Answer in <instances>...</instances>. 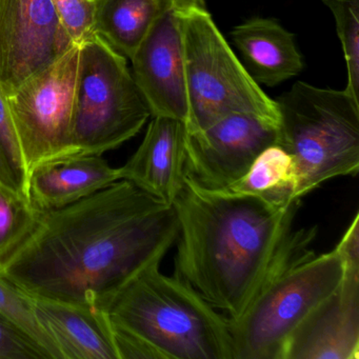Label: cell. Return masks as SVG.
<instances>
[{
	"label": "cell",
	"mask_w": 359,
	"mask_h": 359,
	"mask_svg": "<svg viewBox=\"0 0 359 359\" xmlns=\"http://www.w3.org/2000/svg\"><path fill=\"white\" fill-rule=\"evenodd\" d=\"M0 274L31 297L96 306L161 264L175 210L128 180L60 209L37 210Z\"/></svg>",
	"instance_id": "1"
},
{
	"label": "cell",
	"mask_w": 359,
	"mask_h": 359,
	"mask_svg": "<svg viewBox=\"0 0 359 359\" xmlns=\"http://www.w3.org/2000/svg\"><path fill=\"white\" fill-rule=\"evenodd\" d=\"M172 207L180 228L174 276L229 321L243 316L273 273L313 234L312 228L293 229L299 201L275 205L205 190L187 177Z\"/></svg>",
	"instance_id": "2"
},
{
	"label": "cell",
	"mask_w": 359,
	"mask_h": 359,
	"mask_svg": "<svg viewBox=\"0 0 359 359\" xmlns=\"http://www.w3.org/2000/svg\"><path fill=\"white\" fill-rule=\"evenodd\" d=\"M159 266L97 306L110 319L119 359H234L228 318Z\"/></svg>",
	"instance_id": "3"
},
{
	"label": "cell",
	"mask_w": 359,
	"mask_h": 359,
	"mask_svg": "<svg viewBox=\"0 0 359 359\" xmlns=\"http://www.w3.org/2000/svg\"><path fill=\"white\" fill-rule=\"evenodd\" d=\"M311 245L296 250L243 316L229 321L234 359H283L296 329L339 287L346 262L337 248L316 255Z\"/></svg>",
	"instance_id": "4"
},
{
	"label": "cell",
	"mask_w": 359,
	"mask_h": 359,
	"mask_svg": "<svg viewBox=\"0 0 359 359\" xmlns=\"http://www.w3.org/2000/svg\"><path fill=\"white\" fill-rule=\"evenodd\" d=\"M279 146L297 174L296 198L323 182L359 170V100L346 89H321L298 81L276 100Z\"/></svg>",
	"instance_id": "5"
},
{
	"label": "cell",
	"mask_w": 359,
	"mask_h": 359,
	"mask_svg": "<svg viewBox=\"0 0 359 359\" xmlns=\"http://www.w3.org/2000/svg\"><path fill=\"white\" fill-rule=\"evenodd\" d=\"M151 117L127 58L94 33L79 43L72 121L74 157L102 156L140 133Z\"/></svg>",
	"instance_id": "6"
},
{
	"label": "cell",
	"mask_w": 359,
	"mask_h": 359,
	"mask_svg": "<svg viewBox=\"0 0 359 359\" xmlns=\"http://www.w3.org/2000/svg\"><path fill=\"white\" fill-rule=\"evenodd\" d=\"M182 20L189 100L188 131H201L232 114L245 113L279 125L276 100L250 75L207 9L177 12Z\"/></svg>",
	"instance_id": "7"
},
{
	"label": "cell",
	"mask_w": 359,
	"mask_h": 359,
	"mask_svg": "<svg viewBox=\"0 0 359 359\" xmlns=\"http://www.w3.org/2000/svg\"><path fill=\"white\" fill-rule=\"evenodd\" d=\"M79 43L6 96L28 177L39 167L74 157L72 121Z\"/></svg>",
	"instance_id": "8"
},
{
	"label": "cell",
	"mask_w": 359,
	"mask_h": 359,
	"mask_svg": "<svg viewBox=\"0 0 359 359\" xmlns=\"http://www.w3.org/2000/svg\"><path fill=\"white\" fill-rule=\"evenodd\" d=\"M279 144V125L232 113L186 136V177L201 188L222 191L245 175L256 157Z\"/></svg>",
	"instance_id": "9"
},
{
	"label": "cell",
	"mask_w": 359,
	"mask_h": 359,
	"mask_svg": "<svg viewBox=\"0 0 359 359\" xmlns=\"http://www.w3.org/2000/svg\"><path fill=\"white\" fill-rule=\"evenodd\" d=\"M73 45L51 0H0V88L6 96Z\"/></svg>",
	"instance_id": "10"
},
{
	"label": "cell",
	"mask_w": 359,
	"mask_h": 359,
	"mask_svg": "<svg viewBox=\"0 0 359 359\" xmlns=\"http://www.w3.org/2000/svg\"><path fill=\"white\" fill-rule=\"evenodd\" d=\"M130 60L152 116L189 121L184 39L180 14L165 8Z\"/></svg>",
	"instance_id": "11"
},
{
	"label": "cell",
	"mask_w": 359,
	"mask_h": 359,
	"mask_svg": "<svg viewBox=\"0 0 359 359\" xmlns=\"http://www.w3.org/2000/svg\"><path fill=\"white\" fill-rule=\"evenodd\" d=\"M283 359H359V266L290 338Z\"/></svg>",
	"instance_id": "12"
},
{
	"label": "cell",
	"mask_w": 359,
	"mask_h": 359,
	"mask_svg": "<svg viewBox=\"0 0 359 359\" xmlns=\"http://www.w3.org/2000/svg\"><path fill=\"white\" fill-rule=\"evenodd\" d=\"M186 136L182 121L152 116L142 144L119 168L121 180L173 205L186 182Z\"/></svg>",
	"instance_id": "13"
},
{
	"label": "cell",
	"mask_w": 359,
	"mask_h": 359,
	"mask_svg": "<svg viewBox=\"0 0 359 359\" xmlns=\"http://www.w3.org/2000/svg\"><path fill=\"white\" fill-rule=\"evenodd\" d=\"M41 327L62 359H119L114 332L106 313L96 306L32 297Z\"/></svg>",
	"instance_id": "14"
},
{
	"label": "cell",
	"mask_w": 359,
	"mask_h": 359,
	"mask_svg": "<svg viewBox=\"0 0 359 359\" xmlns=\"http://www.w3.org/2000/svg\"><path fill=\"white\" fill-rule=\"evenodd\" d=\"M121 180L119 168L97 155L72 157L39 167L29 178L31 205L53 210L77 203Z\"/></svg>",
	"instance_id": "15"
},
{
	"label": "cell",
	"mask_w": 359,
	"mask_h": 359,
	"mask_svg": "<svg viewBox=\"0 0 359 359\" xmlns=\"http://www.w3.org/2000/svg\"><path fill=\"white\" fill-rule=\"evenodd\" d=\"M231 37L256 83L275 87L297 76L304 69L295 36L275 20H248L235 27Z\"/></svg>",
	"instance_id": "16"
},
{
	"label": "cell",
	"mask_w": 359,
	"mask_h": 359,
	"mask_svg": "<svg viewBox=\"0 0 359 359\" xmlns=\"http://www.w3.org/2000/svg\"><path fill=\"white\" fill-rule=\"evenodd\" d=\"M167 7L165 0H95L94 33L130 60Z\"/></svg>",
	"instance_id": "17"
},
{
	"label": "cell",
	"mask_w": 359,
	"mask_h": 359,
	"mask_svg": "<svg viewBox=\"0 0 359 359\" xmlns=\"http://www.w3.org/2000/svg\"><path fill=\"white\" fill-rule=\"evenodd\" d=\"M297 174L293 157L279 144L262 151L245 175L224 189L231 194L259 197L278 205L296 201Z\"/></svg>",
	"instance_id": "18"
},
{
	"label": "cell",
	"mask_w": 359,
	"mask_h": 359,
	"mask_svg": "<svg viewBox=\"0 0 359 359\" xmlns=\"http://www.w3.org/2000/svg\"><path fill=\"white\" fill-rule=\"evenodd\" d=\"M0 317L36 344L47 359H62L55 342L48 335L34 312L33 299L0 274Z\"/></svg>",
	"instance_id": "19"
},
{
	"label": "cell",
	"mask_w": 359,
	"mask_h": 359,
	"mask_svg": "<svg viewBox=\"0 0 359 359\" xmlns=\"http://www.w3.org/2000/svg\"><path fill=\"white\" fill-rule=\"evenodd\" d=\"M0 191L30 203L29 177L8 108L0 88Z\"/></svg>",
	"instance_id": "20"
},
{
	"label": "cell",
	"mask_w": 359,
	"mask_h": 359,
	"mask_svg": "<svg viewBox=\"0 0 359 359\" xmlns=\"http://www.w3.org/2000/svg\"><path fill=\"white\" fill-rule=\"evenodd\" d=\"M336 22L348 70L346 90L359 100V0H323Z\"/></svg>",
	"instance_id": "21"
},
{
	"label": "cell",
	"mask_w": 359,
	"mask_h": 359,
	"mask_svg": "<svg viewBox=\"0 0 359 359\" xmlns=\"http://www.w3.org/2000/svg\"><path fill=\"white\" fill-rule=\"evenodd\" d=\"M34 211L30 203L0 191V266L26 234Z\"/></svg>",
	"instance_id": "22"
},
{
	"label": "cell",
	"mask_w": 359,
	"mask_h": 359,
	"mask_svg": "<svg viewBox=\"0 0 359 359\" xmlns=\"http://www.w3.org/2000/svg\"><path fill=\"white\" fill-rule=\"evenodd\" d=\"M65 28L75 43L94 34L95 0H51Z\"/></svg>",
	"instance_id": "23"
},
{
	"label": "cell",
	"mask_w": 359,
	"mask_h": 359,
	"mask_svg": "<svg viewBox=\"0 0 359 359\" xmlns=\"http://www.w3.org/2000/svg\"><path fill=\"white\" fill-rule=\"evenodd\" d=\"M0 359H47L22 332L0 317Z\"/></svg>",
	"instance_id": "24"
},
{
	"label": "cell",
	"mask_w": 359,
	"mask_h": 359,
	"mask_svg": "<svg viewBox=\"0 0 359 359\" xmlns=\"http://www.w3.org/2000/svg\"><path fill=\"white\" fill-rule=\"evenodd\" d=\"M165 3L180 13L191 9H205V0H165Z\"/></svg>",
	"instance_id": "25"
}]
</instances>
